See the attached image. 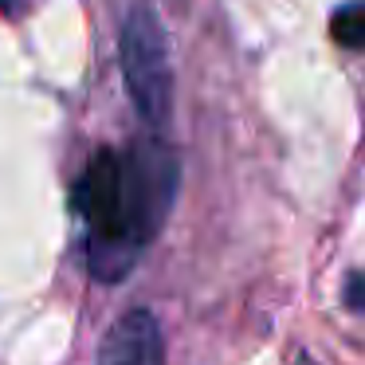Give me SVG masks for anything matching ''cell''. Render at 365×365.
<instances>
[{"label":"cell","instance_id":"2","mask_svg":"<svg viewBox=\"0 0 365 365\" xmlns=\"http://www.w3.org/2000/svg\"><path fill=\"white\" fill-rule=\"evenodd\" d=\"M118 161H122V216H126V232L134 240V247L142 252L165 224L181 173H177L173 150L158 138L134 142L126 153H118Z\"/></svg>","mask_w":365,"mask_h":365},{"label":"cell","instance_id":"1","mask_svg":"<svg viewBox=\"0 0 365 365\" xmlns=\"http://www.w3.org/2000/svg\"><path fill=\"white\" fill-rule=\"evenodd\" d=\"M122 75L145 126L161 130L173 114V67H169V40L153 9L138 4L122 24Z\"/></svg>","mask_w":365,"mask_h":365},{"label":"cell","instance_id":"5","mask_svg":"<svg viewBox=\"0 0 365 365\" xmlns=\"http://www.w3.org/2000/svg\"><path fill=\"white\" fill-rule=\"evenodd\" d=\"M346 302L354 310H365V275H349L346 279Z\"/></svg>","mask_w":365,"mask_h":365},{"label":"cell","instance_id":"6","mask_svg":"<svg viewBox=\"0 0 365 365\" xmlns=\"http://www.w3.org/2000/svg\"><path fill=\"white\" fill-rule=\"evenodd\" d=\"M294 365H318V361H310V357L302 354V357H294Z\"/></svg>","mask_w":365,"mask_h":365},{"label":"cell","instance_id":"3","mask_svg":"<svg viewBox=\"0 0 365 365\" xmlns=\"http://www.w3.org/2000/svg\"><path fill=\"white\" fill-rule=\"evenodd\" d=\"M98 365H165L158 318L150 310H126L106 334Z\"/></svg>","mask_w":365,"mask_h":365},{"label":"cell","instance_id":"4","mask_svg":"<svg viewBox=\"0 0 365 365\" xmlns=\"http://www.w3.org/2000/svg\"><path fill=\"white\" fill-rule=\"evenodd\" d=\"M330 36L349 51H365V4H341L330 20Z\"/></svg>","mask_w":365,"mask_h":365}]
</instances>
